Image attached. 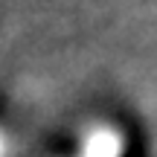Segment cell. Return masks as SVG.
Returning <instances> with one entry per match:
<instances>
[{
  "instance_id": "1",
  "label": "cell",
  "mask_w": 157,
  "mask_h": 157,
  "mask_svg": "<svg viewBox=\"0 0 157 157\" xmlns=\"http://www.w3.org/2000/svg\"><path fill=\"white\" fill-rule=\"evenodd\" d=\"M119 151H122V137L108 125H99L87 134L82 157H119Z\"/></svg>"
},
{
  "instance_id": "2",
  "label": "cell",
  "mask_w": 157,
  "mask_h": 157,
  "mask_svg": "<svg viewBox=\"0 0 157 157\" xmlns=\"http://www.w3.org/2000/svg\"><path fill=\"white\" fill-rule=\"evenodd\" d=\"M6 151H9V146H6V137L0 134V157H6Z\"/></svg>"
}]
</instances>
